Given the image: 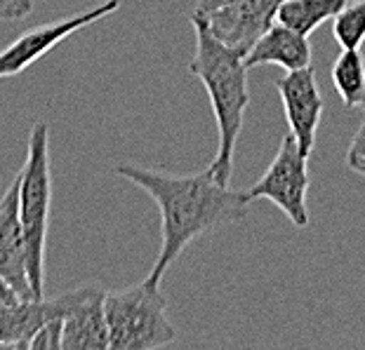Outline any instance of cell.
I'll return each instance as SVG.
<instances>
[{"label": "cell", "mask_w": 365, "mask_h": 350, "mask_svg": "<svg viewBox=\"0 0 365 350\" xmlns=\"http://www.w3.org/2000/svg\"><path fill=\"white\" fill-rule=\"evenodd\" d=\"M346 165L349 169H354L356 174L365 176V122L356 132L351 146L346 151Z\"/></svg>", "instance_id": "obj_16"}, {"label": "cell", "mask_w": 365, "mask_h": 350, "mask_svg": "<svg viewBox=\"0 0 365 350\" xmlns=\"http://www.w3.org/2000/svg\"><path fill=\"white\" fill-rule=\"evenodd\" d=\"M104 294L106 292L97 287H81L68 292L61 350H108Z\"/></svg>", "instance_id": "obj_9"}, {"label": "cell", "mask_w": 365, "mask_h": 350, "mask_svg": "<svg viewBox=\"0 0 365 350\" xmlns=\"http://www.w3.org/2000/svg\"><path fill=\"white\" fill-rule=\"evenodd\" d=\"M276 90L283 101L290 134L297 142L302 155L309 158L314 153L316 132L323 115V99L318 92L316 71L312 66L299 68V71H287L276 80Z\"/></svg>", "instance_id": "obj_7"}, {"label": "cell", "mask_w": 365, "mask_h": 350, "mask_svg": "<svg viewBox=\"0 0 365 350\" xmlns=\"http://www.w3.org/2000/svg\"><path fill=\"white\" fill-rule=\"evenodd\" d=\"M0 273L21 299H36L29 277V254L19 223V174L0 198Z\"/></svg>", "instance_id": "obj_10"}, {"label": "cell", "mask_w": 365, "mask_h": 350, "mask_svg": "<svg viewBox=\"0 0 365 350\" xmlns=\"http://www.w3.org/2000/svg\"><path fill=\"white\" fill-rule=\"evenodd\" d=\"M361 108H363V111H365V104H363V106H361Z\"/></svg>", "instance_id": "obj_19"}, {"label": "cell", "mask_w": 365, "mask_h": 350, "mask_svg": "<svg viewBox=\"0 0 365 350\" xmlns=\"http://www.w3.org/2000/svg\"><path fill=\"white\" fill-rule=\"evenodd\" d=\"M168 299L160 285L149 280L120 292L104 294V313L108 324V348L151 350L173 344L177 332L165 315Z\"/></svg>", "instance_id": "obj_4"}, {"label": "cell", "mask_w": 365, "mask_h": 350, "mask_svg": "<svg viewBox=\"0 0 365 350\" xmlns=\"http://www.w3.org/2000/svg\"><path fill=\"white\" fill-rule=\"evenodd\" d=\"M307 155H302L292 134L283 137L276 158L267 172L247 191L250 200H271L297 228L309 226L307 193H309V167Z\"/></svg>", "instance_id": "obj_5"}, {"label": "cell", "mask_w": 365, "mask_h": 350, "mask_svg": "<svg viewBox=\"0 0 365 350\" xmlns=\"http://www.w3.org/2000/svg\"><path fill=\"white\" fill-rule=\"evenodd\" d=\"M191 26L196 31V50L189 61V71L203 83L212 113L220 132V144L210 172L220 184H229L234 172V151L243 129L245 108L250 104V88H247L245 54L229 45H224L212 31L207 28L205 19L191 14Z\"/></svg>", "instance_id": "obj_2"}, {"label": "cell", "mask_w": 365, "mask_h": 350, "mask_svg": "<svg viewBox=\"0 0 365 350\" xmlns=\"http://www.w3.org/2000/svg\"><path fill=\"white\" fill-rule=\"evenodd\" d=\"M61 336H64V317H52L31 336L29 350H61Z\"/></svg>", "instance_id": "obj_15"}, {"label": "cell", "mask_w": 365, "mask_h": 350, "mask_svg": "<svg viewBox=\"0 0 365 350\" xmlns=\"http://www.w3.org/2000/svg\"><path fill=\"white\" fill-rule=\"evenodd\" d=\"M332 36L341 50H361L365 43V0H354L332 19Z\"/></svg>", "instance_id": "obj_14"}, {"label": "cell", "mask_w": 365, "mask_h": 350, "mask_svg": "<svg viewBox=\"0 0 365 350\" xmlns=\"http://www.w3.org/2000/svg\"><path fill=\"white\" fill-rule=\"evenodd\" d=\"M34 10V0H0V19H24Z\"/></svg>", "instance_id": "obj_17"}, {"label": "cell", "mask_w": 365, "mask_h": 350, "mask_svg": "<svg viewBox=\"0 0 365 350\" xmlns=\"http://www.w3.org/2000/svg\"><path fill=\"white\" fill-rule=\"evenodd\" d=\"M346 5L349 0H283L276 21L302 36H312L321 24L335 19Z\"/></svg>", "instance_id": "obj_12"}, {"label": "cell", "mask_w": 365, "mask_h": 350, "mask_svg": "<svg viewBox=\"0 0 365 350\" xmlns=\"http://www.w3.org/2000/svg\"><path fill=\"white\" fill-rule=\"evenodd\" d=\"M120 7V0H104L90 10L73 14L68 19L52 21V24L34 26L24 31L17 41L10 43L7 48L0 50V78H12L24 73L31 64H36L38 59H43L50 50L57 48L59 43H64L68 36H73L76 31L95 24V21L108 17Z\"/></svg>", "instance_id": "obj_6"}, {"label": "cell", "mask_w": 365, "mask_h": 350, "mask_svg": "<svg viewBox=\"0 0 365 350\" xmlns=\"http://www.w3.org/2000/svg\"><path fill=\"white\" fill-rule=\"evenodd\" d=\"M267 64H276L285 68V71H299V68L312 66V43H309V36H302L297 31L278 24V21L271 24L245 54L247 68H257Z\"/></svg>", "instance_id": "obj_11"}, {"label": "cell", "mask_w": 365, "mask_h": 350, "mask_svg": "<svg viewBox=\"0 0 365 350\" xmlns=\"http://www.w3.org/2000/svg\"><path fill=\"white\" fill-rule=\"evenodd\" d=\"M115 174L149 193L160 209L163 245L151 266L149 282L160 285L165 270L180 259V254L193 240L238 223L245 219L250 196L247 191H234L229 184H220L210 167L198 174L173 176L156 169L137 167L132 162H118Z\"/></svg>", "instance_id": "obj_1"}, {"label": "cell", "mask_w": 365, "mask_h": 350, "mask_svg": "<svg viewBox=\"0 0 365 350\" xmlns=\"http://www.w3.org/2000/svg\"><path fill=\"white\" fill-rule=\"evenodd\" d=\"M332 83L346 108L365 104V57L361 50H344L332 64Z\"/></svg>", "instance_id": "obj_13"}, {"label": "cell", "mask_w": 365, "mask_h": 350, "mask_svg": "<svg viewBox=\"0 0 365 350\" xmlns=\"http://www.w3.org/2000/svg\"><path fill=\"white\" fill-rule=\"evenodd\" d=\"M234 3H238V0H198L196 12H193V14H200V17H205V14L220 10V7L234 5Z\"/></svg>", "instance_id": "obj_18"}, {"label": "cell", "mask_w": 365, "mask_h": 350, "mask_svg": "<svg viewBox=\"0 0 365 350\" xmlns=\"http://www.w3.org/2000/svg\"><path fill=\"white\" fill-rule=\"evenodd\" d=\"M52 205L50 129L36 122L29 134L26 162L19 169V223L29 254V277L36 299H45V240Z\"/></svg>", "instance_id": "obj_3"}, {"label": "cell", "mask_w": 365, "mask_h": 350, "mask_svg": "<svg viewBox=\"0 0 365 350\" xmlns=\"http://www.w3.org/2000/svg\"><path fill=\"white\" fill-rule=\"evenodd\" d=\"M281 5L283 0H238L234 5L205 14L203 19L224 45L247 54L264 31L276 24V14Z\"/></svg>", "instance_id": "obj_8"}]
</instances>
